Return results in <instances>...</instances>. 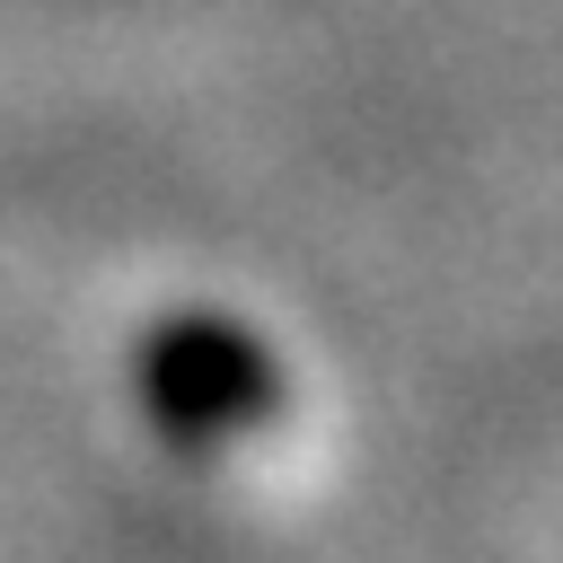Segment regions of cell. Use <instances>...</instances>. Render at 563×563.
Listing matches in <instances>:
<instances>
[{
    "mask_svg": "<svg viewBox=\"0 0 563 563\" xmlns=\"http://www.w3.org/2000/svg\"><path fill=\"white\" fill-rule=\"evenodd\" d=\"M141 396H150V422L176 440V449H211L229 431H255L273 405H282V378L273 361L220 325V317H176L150 352H141Z\"/></svg>",
    "mask_w": 563,
    "mask_h": 563,
    "instance_id": "cell-1",
    "label": "cell"
}]
</instances>
